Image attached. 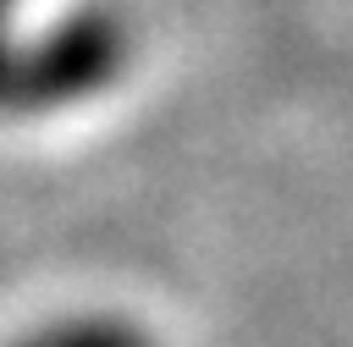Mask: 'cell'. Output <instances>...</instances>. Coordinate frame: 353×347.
<instances>
[{
  "label": "cell",
  "mask_w": 353,
  "mask_h": 347,
  "mask_svg": "<svg viewBox=\"0 0 353 347\" xmlns=\"http://www.w3.org/2000/svg\"><path fill=\"white\" fill-rule=\"evenodd\" d=\"M11 17L17 0H0V121L83 105L127 66L132 39L110 6H77L33 33H17Z\"/></svg>",
  "instance_id": "obj_1"
},
{
  "label": "cell",
  "mask_w": 353,
  "mask_h": 347,
  "mask_svg": "<svg viewBox=\"0 0 353 347\" xmlns=\"http://www.w3.org/2000/svg\"><path fill=\"white\" fill-rule=\"evenodd\" d=\"M11 347H143V336L132 325H121V319L88 314V319H55V325L11 341Z\"/></svg>",
  "instance_id": "obj_2"
}]
</instances>
